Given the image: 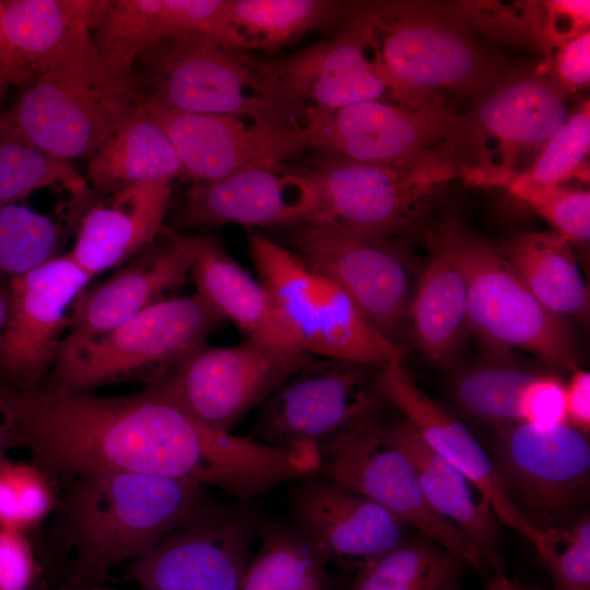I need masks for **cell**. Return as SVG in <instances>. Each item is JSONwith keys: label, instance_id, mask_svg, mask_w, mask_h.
<instances>
[{"label": "cell", "instance_id": "obj_22", "mask_svg": "<svg viewBox=\"0 0 590 590\" xmlns=\"http://www.w3.org/2000/svg\"><path fill=\"white\" fill-rule=\"evenodd\" d=\"M318 191L309 169L283 164L256 167L187 191L179 227L241 224L280 228L311 219Z\"/></svg>", "mask_w": 590, "mask_h": 590}, {"label": "cell", "instance_id": "obj_21", "mask_svg": "<svg viewBox=\"0 0 590 590\" xmlns=\"http://www.w3.org/2000/svg\"><path fill=\"white\" fill-rule=\"evenodd\" d=\"M213 240L164 226L158 236L107 280L86 285L71 305L69 333H105L181 286Z\"/></svg>", "mask_w": 590, "mask_h": 590}, {"label": "cell", "instance_id": "obj_41", "mask_svg": "<svg viewBox=\"0 0 590 590\" xmlns=\"http://www.w3.org/2000/svg\"><path fill=\"white\" fill-rule=\"evenodd\" d=\"M534 548L556 590H590L588 511L543 531Z\"/></svg>", "mask_w": 590, "mask_h": 590}, {"label": "cell", "instance_id": "obj_47", "mask_svg": "<svg viewBox=\"0 0 590 590\" xmlns=\"http://www.w3.org/2000/svg\"><path fill=\"white\" fill-rule=\"evenodd\" d=\"M35 76L23 63L3 26V1H0V101L12 85L26 87Z\"/></svg>", "mask_w": 590, "mask_h": 590}, {"label": "cell", "instance_id": "obj_19", "mask_svg": "<svg viewBox=\"0 0 590 590\" xmlns=\"http://www.w3.org/2000/svg\"><path fill=\"white\" fill-rule=\"evenodd\" d=\"M92 278L70 253L56 256L9 283V310L0 337V382L39 386L52 367L71 308Z\"/></svg>", "mask_w": 590, "mask_h": 590}, {"label": "cell", "instance_id": "obj_12", "mask_svg": "<svg viewBox=\"0 0 590 590\" xmlns=\"http://www.w3.org/2000/svg\"><path fill=\"white\" fill-rule=\"evenodd\" d=\"M495 427L491 459L516 509L540 532L576 517L589 492L588 435L566 423Z\"/></svg>", "mask_w": 590, "mask_h": 590}, {"label": "cell", "instance_id": "obj_14", "mask_svg": "<svg viewBox=\"0 0 590 590\" xmlns=\"http://www.w3.org/2000/svg\"><path fill=\"white\" fill-rule=\"evenodd\" d=\"M149 57L154 63L149 96L181 111L268 117L297 122L274 94L261 63L243 59L200 35L163 40Z\"/></svg>", "mask_w": 590, "mask_h": 590}, {"label": "cell", "instance_id": "obj_43", "mask_svg": "<svg viewBox=\"0 0 590 590\" xmlns=\"http://www.w3.org/2000/svg\"><path fill=\"white\" fill-rule=\"evenodd\" d=\"M536 70L568 97L588 86L590 31L555 48Z\"/></svg>", "mask_w": 590, "mask_h": 590}, {"label": "cell", "instance_id": "obj_42", "mask_svg": "<svg viewBox=\"0 0 590 590\" xmlns=\"http://www.w3.org/2000/svg\"><path fill=\"white\" fill-rule=\"evenodd\" d=\"M566 240L588 241L590 237V193L559 187L529 204Z\"/></svg>", "mask_w": 590, "mask_h": 590}, {"label": "cell", "instance_id": "obj_48", "mask_svg": "<svg viewBox=\"0 0 590 590\" xmlns=\"http://www.w3.org/2000/svg\"><path fill=\"white\" fill-rule=\"evenodd\" d=\"M484 590H536L516 578L506 576L503 570L487 575Z\"/></svg>", "mask_w": 590, "mask_h": 590}, {"label": "cell", "instance_id": "obj_15", "mask_svg": "<svg viewBox=\"0 0 590 590\" xmlns=\"http://www.w3.org/2000/svg\"><path fill=\"white\" fill-rule=\"evenodd\" d=\"M458 113L446 103L406 107L388 99L355 103L300 119L309 146L351 162L405 167L436 152Z\"/></svg>", "mask_w": 590, "mask_h": 590}, {"label": "cell", "instance_id": "obj_36", "mask_svg": "<svg viewBox=\"0 0 590 590\" xmlns=\"http://www.w3.org/2000/svg\"><path fill=\"white\" fill-rule=\"evenodd\" d=\"M46 187L67 190L72 198L73 213H82L93 201L88 182L69 161L16 140L0 138V206L16 203Z\"/></svg>", "mask_w": 590, "mask_h": 590}, {"label": "cell", "instance_id": "obj_16", "mask_svg": "<svg viewBox=\"0 0 590 590\" xmlns=\"http://www.w3.org/2000/svg\"><path fill=\"white\" fill-rule=\"evenodd\" d=\"M317 358H299L260 341L190 352L164 377L184 408L210 428L231 432L294 371Z\"/></svg>", "mask_w": 590, "mask_h": 590}, {"label": "cell", "instance_id": "obj_45", "mask_svg": "<svg viewBox=\"0 0 590 590\" xmlns=\"http://www.w3.org/2000/svg\"><path fill=\"white\" fill-rule=\"evenodd\" d=\"M37 564L23 531L0 527V590H33Z\"/></svg>", "mask_w": 590, "mask_h": 590}, {"label": "cell", "instance_id": "obj_23", "mask_svg": "<svg viewBox=\"0 0 590 590\" xmlns=\"http://www.w3.org/2000/svg\"><path fill=\"white\" fill-rule=\"evenodd\" d=\"M261 67L278 98L300 119L306 111L389 101L388 87L370 66L363 38L345 13L332 38Z\"/></svg>", "mask_w": 590, "mask_h": 590}, {"label": "cell", "instance_id": "obj_39", "mask_svg": "<svg viewBox=\"0 0 590 590\" xmlns=\"http://www.w3.org/2000/svg\"><path fill=\"white\" fill-rule=\"evenodd\" d=\"M61 228L16 203L0 206V280L10 283L56 257Z\"/></svg>", "mask_w": 590, "mask_h": 590}, {"label": "cell", "instance_id": "obj_46", "mask_svg": "<svg viewBox=\"0 0 590 590\" xmlns=\"http://www.w3.org/2000/svg\"><path fill=\"white\" fill-rule=\"evenodd\" d=\"M566 424L589 434L590 429V374L577 366L565 385Z\"/></svg>", "mask_w": 590, "mask_h": 590}, {"label": "cell", "instance_id": "obj_6", "mask_svg": "<svg viewBox=\"0 0 590 590\" xmlns=\"http://www.w3.org/2000/svg\"><path fill=\"white\" fill-rule=\"evenodd\" d=\"M142 99L133 72L106 63L39 74L0 113V138L64 161L90 156Z\"/></svg>", "mask_w": 590, "mask_h": 590}, {"label": "cell", "instance_id": "obj_5", "mask_svg": "<svg viewBox=\"0 0 590 590\" xmlns=\"http://www.w3.org/2000/svg\"><path fill=\"white\" fill-rule=\"evenodd\" d=\"M261 284L293 340L306 354L380 369L405 349L382 333L335 284L269 236L249 232Z\"/></svg>", "mask_w": 590, "mask_h": 590}, {"label": "cell", "instance_id": "obj_51", "mask_svg": "<svg viewBox=\"0 0 590 590\" xmlns=\"http://www.w3.org/2000/svg\"><path fill=\"white\" fill-rule=\"evenodd\" d=\"M11 447V439L4 416L0 410V457Z\"/></svg>", "mask_w": 590, "mask_h": 590}, {"label": "cell", "instance_id": "obj_40", "mask_svg": "<svg viewBox=\"0 0 590 590\" xmlns=\"http://www.w3.org/2000/svg\"><path fill=\"white\" fill-rule=\"evenodd\" d=\"M55 496L46 472L36 464L0 457V527L25 532L52 509Z\"/></svg>", "mask_w": 590, "mask_h": 590}, {"label": "cell", "instance_id": "obj_37", "mask_svg": "<svg viewBox=\"0 0 590 590\" xmlns=\"http://www.w3.org/2000/svg\"><path fill=\"white\" fill-rule=\"evenodd\" d=\"M163 0L110 1L94 30V44L110 68L131 73L137 58L148 56L163 40Z\"/></svg>", "mask_w": 590, "mask_h": 590}, {"label": "cell", "instance_id": "obj_18", "mask_svg": "<svg viewBox=\"0 0 590 590\" xmlns=\"http://www.w3.org/2000/svg\"><path fill=\"white\" fill-rule=\"evenodd\" d=\"M246 503L209 502L132 565L141 590H237L256 516Z\"/></svg>", "mask_w": 590, "mask_h": 590}, {"label": "cell", "instance_id": "obj_9", "mask_svg": "<svg viewBox=\"0 0 590 590\" xmlns=\"http://www.w3.org/2000/svg\"><path fill=\"white\" fill-rule=\"evenodd\" d=\"M270 238L341 288L380 333L401 344L414 288L410 257L397 239L320 220L274 228Z\"/></svg>", "mask_w": 590, "mask_h": 590}, {"label": "cell", "instance_id": "obj_33", "mask_svg": "<svg viewBox=\"0 0 590 590\" xmlns=\"http://www.w3.org/2000/svg\"><path fill=\"white\" fill-rule=\"evenodd\" d=\"M328 565L297 527L270 528L237 590H334Z\"/></svg>", "mask_w": 590, "mask_h": 590}, {"label": "cell", "instance_id": "obj_30", "mask_svg": "<svg viewBox=\"0 0 590 590\" xmlns=\"http://www.w3.org/2000/svg\"><path fill=\"white\" fill-rule=\"evenodd\" d=\"M88 158V180L93 190L103 194L139 182L185 176L172 141L142 103Z\"/></svg>", "mask_w": 590, "mask_h": 590}, {"label": "cell", "instance_id": "obj_34", "mask_svg": "<svg viewBox=\"0 0 590 590\" xmlns=\"http://www.w3.org/2000/svg\"><path fill=\"white\" fill-rule=\"evenodd\" d=\"M590 150V103L571 109L532 164L509 185V191L527 204L562 187L568 179H588L586 157Z\"/></svg>", "mask_w": 590, "mask_h": 590}, {"label": "cell", "instance_id": "obj_28", "mask_svg": "<svg viewBox=\"0 0 590 590\" xmlns=\"http://www.w3.org/2000/svg\"><path fill=\"white\" fill-rule=\"evenodd\" d=\"M429 259L415 285L406 324L416 346L433 362L446 361L469 324L467 279L440 236H429Z\"/></svg>", "mask_w": 590, "mask_h": 590}, {"label": "cell", "instance_id": "obj_25", "mask_svg": "<svg viewBox=\"0 0 590 590\" xmlns=\"http://www.w3.org/2000/svg\"><path fill=\"white\" fill-rule=\"evenodd\" d=\"M108 0L3 1V26L23 63L39 74L105 63L92 31L101 23Z\"/></svg>", "mask_w": 590, "mask_h": 590}, {"label": "cell", "instance_id": "obj_10", "mask_svg": "<svg viewBox=\"0 0 590 590\" xmlns=\"http://www.w3.org/2000/svg\"><path fill=\"white\" fill-rule=\"evenodd\" d=\"M378 369L317 358L257 408L249 438L268 447L322 448L382 413Z\"/></svg>", "mask_w": 590, "mask_h": 590}, {"label": "cell", "instance_id": "obj_32", "mask_svg": "<svg viewBox=\"0 0 590 590\" xmlns=\"http://www.w3.org/2000/svg\"><path fill=\"white\" fill-rule=\"evenodd\" d=\"M345 9L328 0H229L231 50H276L342 20Z\"/></svg>", "mask_w": 590, "mask_h": 590}, {"label": "cell", "instance_id": "obj_29", "mask_svg": "<svg viewBox=\"0 0 590 590\" xmlns=\"http://www.w3.org/2000/svg\"><path fill=\"white\" fill-rule=\"evenodd\" d=\"M191 276L196 293L248 339L295 357L311 356L293 342L261 282L251 278L217 243L212 241L202 252Z\"/></svg>", "mask_w": 590, "mask_h": 590}, {"label": "cell", "instance_id": "obj_11", "mask_svg": "<svg viewBox=\"0 0 590 590\" xmlns=\"http://www.w3.org/2000/svg\"><path fill=\"white\" fill-rule=\"evenodd\" d=\"M309 170L318 191V205L309 220L389 239L411 232L430 197L445 182L461 178L436 152L405 167L322 155Z\"/></svg>", "mask_w": 590, "mask_h": 590}, {"label": "cell", "instance_id": "obj_7", "mask_svg": "<svg viewBox=\"0 0 590 590\" xmlns=\"http://www.w3.org/2000/svg\"><path fill=\"white\" fill-rule=\"evenodd\" d=\"M224 318L198 293L163 298L111 330L60 342L48 382L66 391H90L146 369L174 366L203 345Z\"/></svg>", "mask_w": 590, "mask_h": 590}, {"label": "cell", "instance_id": "obj_4", "mask_svg": "<svg viewBox=\"0 0 590 590\" xmlns=\"http://www.w3.org/2000/svg\"><path fill=\"white\" fill-rule=\"evenodd\" d=\"M569 111L568 96L536 68L508 69L458 114L436 153L470 184L508 187Z\"/></svg>", "mask_w": 590, "mask_h": 590}, {"label": "cell", "instance_id": "obj_13", "mask_svg": "<svg viewBox=\"0 0 590 590\" xmlns=\"http://www.w3.org/2000/svg\"><path fill=\"white\" fill-rule=\"evenodd\" d=\"M318 475L377 503L463 565L488 575L472 542L427 504L412 464L388 437L381 414L322 448Z\"/></svg>", "mask_w": 590, "mask_h": 590}, {"label": "cell", "instance_id": "obj_35", "mask_svg": "<svg viewBox=\"0 0 590 590\" xmlns=\"http://www.w3.org/2000/svg\"><path fill=\"white\" fill-rule=\"evenodd\" d=\"M463 565L417 532L357 570L350 590H433Z\"/></svg>", "mask_w": 590, "mask_h": 590}, {"label": "cell", "instance_id": "obj_1", "mask_svg": "<svg viewBox=\"0 0 590 590\" xmlns=\"http://www.w3.org/2000/svg\"><path fill=\"white\" fill-rule=\"evenodd\" d=\"M0 410L11 446L30 450L45 472L145 473L214 485L240 498L264 469L261 445L199 422L164 375L141 391L115 397L0 382Z\"/></svg>", "mask_w": 590, "mask_h": 590}, {"label": "cell", "instance_id": "obj_2", "mask_svg": "<svg viewBox=\"0 0 590 590\" xmlns=\"http://www.w3.org/2000/svg\"><path fill=\"white\" fill-rule=\"evenodd\" d=\"M366 57L389 101L406 107L476 101L508 68L482 47L458 2L364 1L346 4Z\"/></svg>", "mask_w": 590, "mask_h": 590}, {"label": "cell", "instance_id": "obj_8", "mask_svg": "<svg viewBox=\"0 0 590 590\" xmlns=\"http://www.w3.org/2000/svg\"><path fill=\"white\" fill-rule=\"evenodd\" d=\"M435 232L467 279L471 329L496 346L530 352L556 367L576 366V344L566 318L540 304L502 248L455 220L444 221Z\"/></svg>", "mask_w": 590, "mask_h": 590}, {"label": "cell", "instance_id": "obj_26", "mask_svg": "<svg viewBox=\"0 0 590 590\" xmlns=\"http://www.w3.org/2000/svg\"><path fill=\"white\" fill-rule=\"evenodd\" d=\"M172 180L144 181L92 201L82 212L69 252L91 276L120 267L164 228Z\"/></svg>", "mask_w": 590, "mask_h": 590}, {"label": "cell", "instance_id": "obj_3", "mask_svg": "<svg viewBox=\"0 0 590 590\" xmlns=\"http://www.w3.org/2000/svg\"><path fill=\"white\" fill-rule=\"evenodd\" d=\"M206 503L203 486L191 481L135 472L78 476L64 507L75 579L99 581L111 567L140 559Z\"/></svg>", "mask_w": 590, "mask_h": 590}, {"label": "cell", "instance_id": "obj_24", "mask_svg": "<svg viewBox=\"0 0 590 590\" xmlns=\"http://www.w3.org/2000/svg\"><path fill=\"white\" fill-rule=\"evenodd\" d=\"M377 377L385 399L404 415L423 440L479 487L500 523L516 530L535 547L542 532L511 504L491 457L468 427L417 387L403 358L378 369Z\"/></svg>", "mask_w": 590, "mask_h": 590}, {"label": "cell", "instance_id": "obj_17", "mask_svg": "<svg viewBox=\"0 0 590 590\" xmlns=\"http://www.w3.org/2000/svg\"><path fill=\"white\" fill-rule=\"evenodd\" d=\"M142 104L172 141L185 176L198 182L283 164L309 148L297 122L181 111L150 96H143Z\"/></svg>", "mask_w": 590, "mask_h": 590}, {"label": "cell", "instance_id": "obj_44", "mask_svg": "<svg viewBox=\"0 0 590 590\" xmlns=\"http://www.w3.org/2000/svg\"><path fill=\"white\" fill-rule=\"evenodd\" d=\"M521 423L552 426L566 423L565 384L538 374L524 387L519 401Z\"/></svg>", "mask_w": 590, "mask_h": 590}, {"label": "cell", "instance_id": "obj_49", "mask_svg": "<svg viewBox=\"0 0 590 590\" xmlns=\"http://www.w3.org/2000/svg\"><path fill=\"white\" fill-rule=\"evenodd\" d=\"M9 310V283L0 280V337L5 326Z\"/></svg>", "mask_w": 590, "mask_h": 590}, {"label": "cell", "instance_id": "obj_50", "mask_svg": "<svg viewBox=\"0 0 590 590\" xmlns=\"http://www.w3.org/2000/svg\"><path fill=\"white\" fill-rule=\"evenodd\" d=\"M456 567L445 579H442L433 590H458L461 579V568Z\"/></svg>", "mask_w": 590, "mask_h": 590}, {"label": "cell", "instance_id": "obj_31", "mask_svg": "<svg viewBox=\"0 0 590 590\" xmlns=\"http://www.w3.org/2000/svg\"><path fill=\"white\" fill-rule=\"evenodd\" d=\"M514 271L548 311L587 321L589 290L568 240L556 232L515 236L502 247Z\"/></svg>", "mask_w": 590, "mask_h": 590}, {"label": "cell", "instance_id": "obj_52", "mask_svg": "<svg viewBox=\"0 0 590 590\" xmlns=\"http://www.w3.org/2000/svg\"><path fill=\"white\" fill-rule=\"evenodd\" d=\"M90 590H101V589H90Z\"/></svg>", "mask_w": 590, "mask_h": 590}, {"label": "cell", "instance_id": "obj_38", "mask_svg": "<svg viewBox=\"0 0 590 590\" xmlns=\"http://www.w3.org/2000/svg\"><path fill=\"white\" fill-rule=\"evenodd\" d=\"M538 374L507 364H481L461 370L451 394L465 414L497 425L521 423L519 401L527 384Z\"/></svg>", "mask_w": 590, "mask_h": 590}, {"label": "cell", "instance_id": "obj_20", "mask_svg": "<svg viewBox=\"0 0 590 590\" xmlns=\"http://www.w3.org/2000/svg\"><path fill=\"white\" fill-rule=\"evenodd\" d=\"M300 481L290 508L328 564L357 571L410 536L409 523L369 498L319 475Z\"/></svg>", "mask_w": 590, "mask_h": 590}, {"label": "cell", "instance_id": "obj_27", "mask_svg": "<svg viewBox=\"0 0 590 590\" xmlns=\"http://www.w3.org/2000/svg\"><path fill=\"white\" fill-rule=\"evenodd\" d=\"M390 440L412 464L432 509L459 529L482 554L491 573L500 571L498 519L479 487L434 451L405 420L384 424Z\"/></svg>", "mask_w": 590, "mask_h": 590}]
</instances>
